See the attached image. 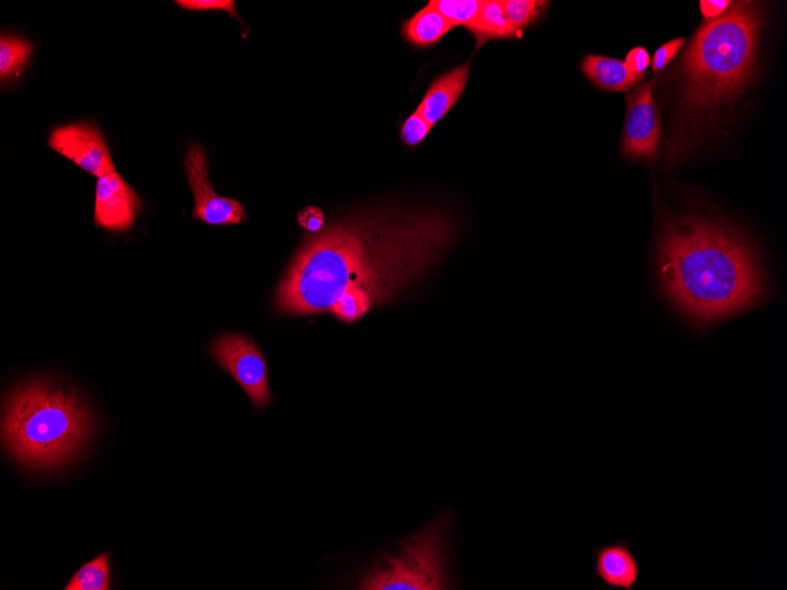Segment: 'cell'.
<instances>
[{
  "label": "cell",
  "instance_id": "cell-1",
  "mask_svg": "<svg viewBox=\"0 0 787 590\" xmlns=\"http://www.w3.org/2000/svg\"><path fill=\"white\" fill-rule=\"evenodd\" d=\"M453 219L433 209L354 214L306 237L278 284L282 315L329 312L351 289L373 308L395 299L434 268L454 239Z\"/></svg>",
  "mask_w": 787,
  "mask_h": 590
},
{
  "label": "cell",
  "instance_id": "cell-2",
  "mask_svg": "<svg viewBox=\"0 0 787 590\" xmlns=\"http://www.w3.org/2000/svg\"><path fill=\"white\" fill-rule=\"evenodd\" d=\"M658 273L677 308L700 327L752 307L764 282L748 243L720 222L683 216L665 223Z\"/></svg>",
  "mask_w": 787,
  "mask_h": 590
},
{
  "label": "cell",
  "instance_id": "cell-3",
  "mask_svg": "<svg viewBox=\"0 0 787 590\" xmlns=\"http://www.w3.org/2000/svg\"><path fill=\"white\" fill-rule=\"evenodd\" d=\"M94 432L88 403L49 380L20 384L4 399L3 445L28 470H59L83 453Z\"/></svg>",
  "mask_w": 787,
  "mask_h": 590
},
{
  "label": "cell",
  "instance_id": "cell-4",
  "mask_svg": "<svg viewBox=\"0 0 787 590\" xmlns=\"http://www.w3.org/2000/svg\"><path fill=\"white\" fill-rule=\"evenodd\" d=\"M760 22L754 3L737 2L699 29L683 60V110L702 116L742 91L752 77Z\"/></svg>",
  "mask_w": 787,
  "mask_h": 590
},
{
  "label": "cell",
  "instance_id": "cell-5",
  "mask_svg": "<svg viewBox=\"0 0 787 590\" xmlns=\"http://www.w3.org/2000/svg\"><path fill=\"white\" fill-rule=\"evenodd\" d=\"M449 519L433 524L403 544L401 552L383 559L358 583L363 590L449 589L445 540Z\"/></svg>",
  "mask_w": 787,
  "mask_h": 590
},
{
  "label": "cell",
  "instance_id": "cell-6",
  "mask_svg": "<svg viewBox=\"0 0 787 590\" xmlns=\"http://www.w3.org/2000/svg\"><path fill=\"white\" fill-rule=\"evenodd\" d=\"M210 354L248 394L257 411H264L272 401L267 362L257 345L239 334L215 338Z\"/></svg>",
  "mask_w": 787,
  "mask_h": 590
},
{
  "label": "cell",
  "instance_id": "cell-7",
  "mask_svg": "<svg viewBox=\"0 0 787 590\" xmlns=\"http://www.w3.org/2000/svg\"><path fill=\"white\" fill-rule=\"evenodd\" d=\"M189 187L195 198L193 218L209 226H236L247 218L244 206L236 199L219 196L211 186L208 156L204 147L191 145L185 158Z\"/></svg>",
  "mask_w": 787,
  "mask_h": 590
},
{
  "label": "cell",
  "instance_id": "cell-8",
  "mask_svg": "<svg viewBox=\"0 0 787 590\" xmlns=\"http://www.w3.org/2000/svg\"><path fill=\"white\" fill-rule=\"evenodd\" d=\"M49 147L97 178L116 171L102 130L89 121L55 128L49 137Z\"/></svg>",
  "mask_w": 787,
  "mask_h": 590
},
{
  "label": "cell",
  "instance_id": "cell-9",
  "mask_svg": "<svg viewBox=\"0 0 787 590\" xmlns=\"http://www.w3.org/2000/svg\"><path fill=\"white\" fill-rule=\"evenodd\" d=\"M142 208V199L129 183L116 171L98 178L95 195L94 223L112 233L130 230Z\"/></svg>",
  "mask_w": 787,
  "mask_h": 590
},
{
  "label": "cell",
  "instance_id": "cell-10",
  "mask_svg": "<svg viewBox=\"0 0 787 590\" xmlns=\"http://www.w3.org/2000/svg\"><path fill=\"white\" fill-rule=\"evenodd\" d=\"M622 148L634 158H655L660 138V117L655 105L652 86L645 85L628 96Z\"/></svg>",
  "mask_w": 787,
  "mask_h": 590
},
{
  "label": "cell",
  "instance_id": "cell-11",
  "mask_svg": "<svg viewBox=\"0 0 787 590\" xmlns=\"http://www.w3.org/2000/svg\"><path fill=\"white\" fill-rule=\"evenodd\" d=\"M471 62L437 77L423 97L417 112L434 127L445 117L468 87Z\"/></svg>",
  "mask_w": 787,
  "mask_h": 590
},
{
  "label": "cell",
  "instance_id": "cell-12",
  "mask_svg": "<svg viewBox=\"0 0 787 590\" xmlns=\"http://www.w3.org/2000/svg\"><path fill=\"white\" fill-rule=\"evenodd\" d=\"M596 555V572L604 584L612 589H634L641 568L629 543L618 542L602 547Z\"/></svg>",
  "mask_w": 787,
  "mask_h": 590
},
{
  "label": "cell",
  "instance_id": "cell-13",
  "mask_svg": "<svg viewBox=\"0 0 787 590\" xmlns=\"http://www.w3.org/2000/svg\"><path fill=\"white\" fill-rule=\"evenodd\" d=\"M581 70L597 88L614 92L630 90L645 77L631 71L622 60L596 55L583 58Z\"/></svg>",
  "mask_w": 787,
  "mask_h": 590
},
{
  "label": "cell",
  "instance_id": "cell-14",
  "mask_svg": "<svg viewBox=\"0 0 787 590\" xmlns=\"http://www.w3.org/2000/svg\"><path fill=\"white\" fill-rule=\"evenodd\" d=\"M453 27L431 3L402 24V36L416 48H429L440 42Z\"/></svg>",
  "mask_w": 787,
  "mask_h": 590
},
{
  "label": "cell",
  "instance_id": "cell-15",
  "mask_svg": "<svg viewBox=\"0 0 787 590\" xmlns=\"http://www.w3.org/2000/svg\"><path fill=\"white\" fill-rule=\"evenodd\" d=\"M466 29L475 37V49L492 39L512 38L518 33L504 13L502 0H483L478 18Z\"/></svg>",
  "mask_w": 787,
  "mask_h": 590
},
{
  "label": "cell",
  "instance_id": "cell-16",
  "mask_svg": "<svg viewBox=\"0 0 787 590\" xmlns=\"http://www.w3.org/2000/svg\"><path fill=\"white\" fill-rule=\"evenodd\" d=\"M33 47L29 40L2 33L0 38V81L2 86L12 83L28 67Z\"/></svg>",
  "mask_w": 787,
  "mask_h": 590
},
{
  "label": "cell",
  "instance_id": "cell-17",
  "mask_svg": "<svg viewBox=\"0 0 787 590\" xmlns=\"http://www.w3.org/2000/svg\"><path fill=\"white\" fill-rule=\"evenodd\" d=\"M66 590H110V558L109 553L98 555L78 569L70 579Z\"/></svg>",
  "mask_w": 787,
  "mask_h": 590
},
{
  "label": "cell",
  "instance_id": "cell-18",
  "mask_svg": "<svg viewBox=\"0 0 787 590\" xmlns=\"http://www.w3.org/2000/svg\"><path fill=\"white\" fill-rule=\"evenodd\" d=\"M453 28L471 26L478 18L483 0H432L430 2Z\"/></svg>",
  "mask_w": 787,
  "mask_h": 590
},
{
  "label": "cell",
  "instance_id": "cell-19",
  "mask_svg": "<svg viewBox=\"0 0 787 590\" xmlns=\"http://www.w3.org/2000/svg\"><path fill=\"white\" fill-rule=\"evenodd\" d=\"M548 4L540 0H502L504 13L517 32L535 22Z\"/></svg>",
  "mask_w": 787,
  "mask_h": 590
},
{
  "label": "cell",
  "instance_id": "cell-20",
  "mask_svg": "<svg viewBox=\"0 0 787 590\" xmlns=\"http://www.w3.org/2000/svg\"><path fill=\"white\" fill-rule=\"evenodd\" d=\"M432 126L417 111L412 114L403 124L401 138L409 147H416L422 144L432 130Z\"/></svg>",
  "mask_w": 787,
  "mask_h": 590
},
{
  "label": "cell",
  "instance_id": "cell-21",
  "mask_svg": "<svg viewBox=\"0 0 787 590\" xmlns=\"http://www.w3.org/2000/svg\"><path fill=\"white\" fill-rule=\"evenodd\" d=\"M175 4L194 12L226 11L230 17L238 19L236 3L233 0H177Z\"/></svg>",
  "mask_w": 787,
  "mask_h": 590
},
{
  "label": "cell",
  "instance_id": "cell-22",
  "mask_svg": "<svg viewBox=\"0 0 787 590\" xmlns=\"http://www.w3.org/2000/svg\"><path fill=\"white\" fill-rule=\"evenodd\" d=\"M685 45V38H677L661 46L655 53L652 68L655 72L662 71L671 63V60L677 56L679 50Z\"/></svg>",
  "mask_w": 787,
  "mask_h": 590
},
{
  "label": "cell",
  "instance_id": "cell-23",
  "mask_svg": "<svg viewBox=\"0 0 787 590\" xmlns=\"http://www.w3.org/2000/svg\"><path fill=\"white\" fill-rule=\"evenodd\" d=\"M297 222L305 230L317 234L325 228V214L317 207H307L297 215Z\"/></svg>",
  "mask_w": 787,
  "mask_h": 590
},
{
  "label": "cell",
  "instance_id": "cell-24",
  "mask_svg": "<svg viewBox=\"0 0 787 590\" xmlns=\"http://www.w3.org/2000/svg\"><path fill=\"white\" fill-rule=\"evenodd\" d=\"M650 63V55L643 48L632 49L628 53L627 59H624V65L636 73H643L645 70L649 68Z\"/></svg>",
  "mask_w": 787,
  "mask_h": 590
},
{
  "label": "cell",
  "instance_id": "cell-25",
  "mask_svg": "<svg viewBox=\"0 0 787 590\" xmlns=\"http://www.w3.org/2000/svg\"><path fill=\"white\" fill-rule=\"evenodd\" d=\"M731 2L729 0H705L700 2V10L702 16L708 19H715L724 14L730 8Z\"/></svg>",
  "mask_w": 787,
  "mask_h": 590
}]
</instances>
